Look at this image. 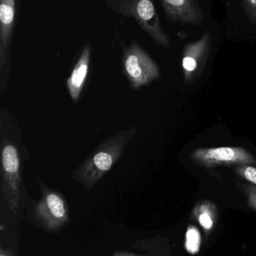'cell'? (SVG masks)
<instances>
[{"mask_svg":"<svg viewBox=\"0 0 256 256\" xmlns=\"http://www.w3.org/2000/svg\"><path fill=\"white\" fill-rule=\"evenodd\" d=\"M18 124L7 110H1V198L11 212H17L24 186V164L27 154Z\"/></svg>","mask_w":256,"mask_h":256,"instance_id":"6da1fadb","label":"cell"},{"mask_svg":"<svg viewBox=\"0 0 256 256\" xmlns=\"http://www.w3.org/2000/svg\"><path fill=\"white\" fill-rule=\"evenodd\" d=\"M137 132V128L132 127L107 138L84 160L74 172L72 178L90 191L117 164Z\"/></svg>","mask_w":256,"mask_h":256,"instance_id":"7a4b0ae2","label":"cell"},{"mask_svg":"<svg viewBox=\"0 0 256 256\" xmlns=\"http://www.w3.org/2000/svg\"><path fill=\"white\" fill-rule=\"evenodd\" d=\"M123 70L133 90L149 85L160 78L157 63L140 46L136 40L123 49L122 56Z\"/></svg>","mask_w":256,"mask_h":256,"instance_id":"3957f363","label":"cell"},{"mask_svg":"<svg viewBox=\"0 0 256 256\" xmlns=\"http://www.w3.org/2000/svg\"><path fill=\"white\" fill-rule=\"evenodd\" d=\"M42 197L34 208V216L47 232H56L69 222V207L63 194L39 180Z\"/></svg>","mask_w":256,"mask_h":256,"instance_id":"277c9868","label":"cell"},{"mask_svg":"<svg viewBox=\"0 0 256 256\" xmlns=\"http://www.w3.org/2000/svg\"><path fill=\"white\" fill-rule=\"evenodd\" d=\"M119 12L124 16L135 18L155 43L163 48H169L171 40L161 26L153 0H121Z\"/></svg>","mask_w":256,"mask_h":256,"instance_id":"5b68a950","label":"cell"},{"mask_svg":"<svg viewBox=\"0 0 256 256\" xmlns=\"http://www.w3.org/2000/svg\"><path fill=\"white\" fill-rule=\"evenodd\" d=\"M191 159L196 165L206 168L219 166L256 165L250 152L241 147L198 148L193 150Z\"/></svg>","mask_w":256,"mask_h":256,"instance_id":"8992f818","label":"cell"},{"mask_svg":"<svg viewBox=\"0 0 256 256\" xmlns=\"http://www.w3.org/2000/svg\"><path fill=\"white\" fill-rule=\"evenodd\" d=\"M15 0H0V92L3 97L7 88L10 66L9 48L15 20Z\"/></svg>","mask_w":256,"mask_h":256,"instance_id":"52a82bcc","label":"cell"},{"mask_svg":"<svg viewBox=\"0 0 256 256\" xmlns=\"http://www.w3.org/2000/svg\"><path fill=\"white\" fill-rule=\"evenodd\" d=\"M211 42L210 31L207 30L199 40L186 44L182 58L185 80L189 82L201 73L210 56Z\"/></svg>","mask_w":256,"mask_h":256,"instance_id":"ba28073f","label":"cell"},{"mask_svg":"<svg viewBox=\"0 0 256 256\" xmlns=\"http://www.w3.org/2000/svg\"><path fill=\"white\" fill-rule=\"evenodd\" d=\"M167 19L181 25L200 26L204 16L198 0H160Z\"/></svg>","mask_w":256,"mask_h":256,"instance_id":"9c48e42d","label":"cell"},{"mask_svg":"<svg viewBox=\"0 0 256 256\" xmlns=\"http://www.w3.org/2000/svg\"><path fill=\"white\" fill-rule=\"evenodd\" d=\"M91 50V44L88 42L83 48L70 76L66 80V86L74 102H78L85 86L90 70Z\"/></svg>","mask_w":256,"mask_h":256,"instance_id":"30bf717a","label":"cell"},{"mask_svg":"<svg viewBox=\"0 0 256 256\" xmlns=\"http://www.w3.org/2000/svg\"><path fill=\"white\" fill-rule=\"evenodd\" d=\"M219 218V210L210 200L198 202L192 210L191 219L196 221L204 232L206 242L216 228Z\"/></svg>","mask_w":256,"mask_h":256,"instance_id":"8fae6325","label":"cell"},{"mask_svg":"<svg viewBox=\"0 0 256 256\" xmlns=\"http://www.w3.org/2000/svg\"><path fill=\"white\" fill-rule=\"evenodd\" d=\"M185 249L191 255H196L201 249V236L199 230L195 226H188L184 243Z\"/></svg>","mask_w":256,"mask_h":256,"instance_id":"7c38bea8","label":"cell"},{"mask_svg":"<svg viewBox=\"0 0 256 256\" xmlns=\"http://www.w3.org/2000/svg\"><path fill=\"white\" fill-rule=\"evenodd\" d=\"M235 172L250 184L256 186V168L253 166L249 164L237 166L235 168Z\"/></svg>","mask_w":256,"mask_h":256,"instance_id":"4fadbf2b","label":"cell"},{"mask_svg":"<svg viewBox=\"0 0 256 256\" xmlns=\"http://www.w3.org/2000/svg\"><path fill=\"white\" fill-rule=\"evenodd\" d=\"M237 186L246 196L248 206L256 212V186L247 184H238Z\"/></svg>","mask_w":256,"mask_h":256,"instance_id":"5bb4252c","label":"cell"},{"mask_svg":"<svg viewBox=\"0 0 256 256\" xmlns=\"http://www.w3.org/2000/svg\"><path fill=\"white\" fill-rule=\"evenodd\" d=\"M243 9L248 20L256 26V0H243Z\"/></svg>","mask_w":256,"mask_h":256,"instance_id":"9a60e30c","label":"cell"},{"mask_svg":"<svg viewBox=\"0 0 256 256\" xmlns=\"http://www.w3.org/2000/svg\"><path fill=\"white\" fill-rule=\"evenodd\" d=\"M0 256H15L14 252L11 250L10 248H4L2 246L0 249Z\"/></svg>","mask_w":256,"mask_h":256,"instance_id":"2e32d148","label":"cell"},{"mask_svg":"<svg viewBox=\"0 0 256 256\" xmlns=\"http://www.w3.org/2000/svg\"><path fill=\"white\" fill-rule=\"evenodd\" d=\"M112 256H141L135 255V254H131V252H126V251H117L114 252Z\"/></svg>","mask_w":256,"mask_h":256,"instance_id":"e0dca14e","label":"cell"}]
</instances>
